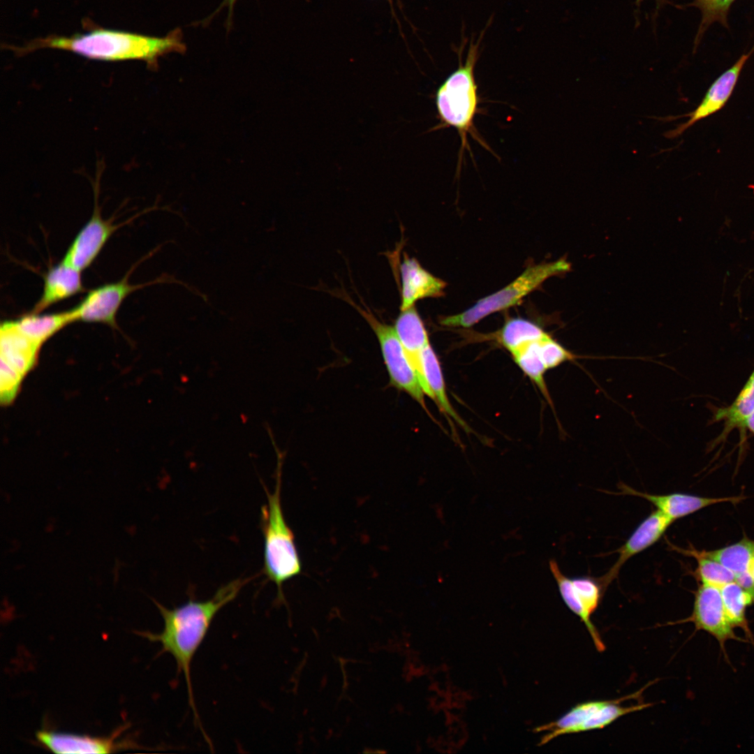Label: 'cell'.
Returning a JSON list of instances; mask_svg holds the SVG:
<instances>
[{
    "label": "cell",
    "instance_id": "cell-21",
    "mask_svg": "<svg viewBox=\"0 0 754 754\" xmlns=\"http://www.w3.org/2000/svg\"><path fill=\"white\" fill-rule=\"evenodd\" d=\"M13 325L29 339L40 346L52 336L75 322L71 309L53 313H33L11 320Z\"/></svg>",
    "mask_w": 754,
    "mask_h": 754
},
{
    "label": "cell",
    "instance_id": "cell-2",
    "mask_svg": "<svg viewBox=\"0 0 754 754\" xmlns=\"http://www.w3.org/2000/svg\"><path fill=\"white\" fill-rule=\"evenodd\" d=\"M42 48L71 51L103 61L142 60L151 69L158 67L160 57L171 52L184 54L186 51L180 28L171 30L163 37H158L97 27L85 34L71 36L49 35L34 39L22 47H9L18 55Z\"/></svg>",
    "mask_w": 754,
    "mask_h": 754
},
{
    "label": "cell",
    "instance_id": "cell-11",
    "mask_svg": "<svg viewBox=\"0 0 754 754\" xmlns=\"http://www.w3.org/2000/svg\"><path fill=\"white\" fill-rule=\"evenodd\" d=\"M753 51L754 48L742 54L732 66L720 75L708 88L698 105L690 112L681 116L688 117V120L667 131L665 137L670 139L677 138L695 123L720 111L731 97L741 72Z\"/></svg>",
    "mask_w": 754,
    "mask_h": 754
},
{
    "label": "cell",
    "instance_id": "cell-15",
    "mask_svg": "<svg viewBox=\"0 0 754 754\" xmlns=\"http://www.w3.org/2000/svg\"><path fill=\"white\" fill-rule=\"evenodd\" d=\"M393 326L409 361L417 374L424 394L434 400L433 394L424 378L422 359V352L430 344V341L424 323L415 306L405 310H400Z\"/></svg>",
    "mask_w": 754,
    "mask_h": 754
},
{
    "label": "cell",
    "instance_id": "cell-32",
    "mask_svg": "<svg viewBox=\"0 0 754 754\" xmlns=\"http://www.w3.org/2000/svg\"><path fill=\"white\" fill-rule=\"evenodd\" d=\"M745 427L754 435V411L746 419Z\"/></svg>",
    "mask_w": 754,
    "mask_h": 754
},
{
    "label": "cell",
    "instance_id": "cell-13",
    "mask_svg": "<svg viewBox=\"0 0 754 754\" xmlns=\"http://www.w3.org/2000/svg\"><path fill=\"white\" fill-rule=\"evenodd\" d=\"M674 522L658 510L652 511L635 528L623 545L614 551L617 560L603 576L597 578L605 591L630 558L656 543Z\"/></svg>",
    "mask_w": 754,
    "mask_h": 754
},
{
    "label": "cell",
    "instance_id": "cell-9",
    "mask_svg": "<svg viewBox=\"0 0 754 754\" xmlns=\"http://www.w3.org/2000/svg\"><path fill=\"white\" fill-rule=\"evenodd\" d=\"M549 566L565 604L584 623L596 649L603 651L605 646L591 621L604 591L599 582L588 577H568L554 560L549 561Z\"/></svg>",
    "mask_w": 754,
    "mask_h": 754
},
{
    "label": "cell",
    "instance_id": "cell-25",
    "mask_svg": "<svg viewBox=\"0 0 754 754\" xmlns=\"http://www.w3.org/2000/svg\"><path fill=\"white\" fill-rule=\"evenodd\" d=\"M547 335L540 327L531 321L523 318H512L505 323L496 336L498 341L512 355L524 346L538 341Z\"/></svg>",
    "mask_w": 754,
    "mask_h": 754
},
{
    "label": "cell",
    "instance_id": "cell-6",
    "mask_svg": "<svg viewBox=\"0 0 754 754\" xmlns=\"http://www.w3.org/2000/svg\"><path fill=\"white\" fill-rule=\"evenodd\" d=\"M653 683L619 699L589 701L575 705L558 720L536 728L538 732H546L539 745H544L561 735L605 728L625 715L651 707V703L633 706H623L621 703L637 698Z\"/></svg>",
    "mask_w": 754,
    "mask_h": 754
},
{
    "label": "cell",
    "instance_id": "cell-5",
    "mask_svg": "<svg viewBox=\"0 0 754 754\" xmlns=\"http://www.w3.org/2000/svg\"><path fill=\"white\" fill-rule=\"evenodd\" d=\"M482 36L471 40L464 64L460 62L436 91V103L442 121L456 128L465 145L466 134L473 124L477 108V87L474 68L479 57Z\"/></svg>",
    "mask_w": 754,
    "mask_h": 754
},
{
    "label": "cell",
    "instance_id": "cell-18",
    "mask_svg": "<svg viewBox=\"0 0 754 754\" xmlns=\"http://www.w3.org/2000/svg\"><path fill=\"white\" fill-rule=\"evenodd\" d=\"M40 346L6 320L0 328L1 360L24 376L34 366Z\"/></svg>",
    "mask_w": 754,
    "mask_h": 754
},
{
    "label": "cell",
    "instance_id": "cell-12",
    "mask_svg": "<svg viewBox=\"0 0 754 754\" xmlns=\"http://www.w3.org/2000/svg\"><path fill=\"white\" fill-rule=\"evenodd\" d=\"M118 227L111 221L104 220L96 205L92 216L78 232L61 262L80 272L86 269Z\"/></svg>",
    "mask_w": 754,
    "mask_h": 754
},
{
    "label": "cell",
    "instance_id": "cell-27",
    "mask_svg": "<svg viewBox=\"0 0 754 754\" xmlns=\"http://www.w3.org/2000/svg\"><path fill=\"white\" fill-rule=\"evenodd\" d=\"M703 552L706 556L730 570L736 577L748 572L749 562L754 556V540L744 535L741 540L730 545Z\"/></svg>",
    "mask_w": 754,
    "mask_h": 754
},
{
    "label": "cell",
    "instance_id": "cell-14",
    "mask_svg": "<svg viewBox=\"0 0 754 754\" xmlns=\"http://www.w3.org/2000/svg\"><path fill=\"white\" fill-rule=\"evenodd\" d=\"M618 487L620 490L618 494L630 495L644 498L674 522L706 507L725 502L738 503L746 497L738 496L713 498L683 493L651 494L637 491L623 483H620Z\"/></svg>",
    "mask_w": 754,
    "mask_h": 754
},
{
    "label": "cell",
    "instance_id": "cell-7",
    "mask_svg": "<svg viewBox=\"0 0 754 754\" xmlns=\"http://www.w3.org/2000/svg\"><path fill=\"white\" fill-rule=\"evenodd\" d=\"M341 296L359 312L374 332L379 343L390 385L408 394L431 417L425 404V394L417 374L407 357L394 326L379 320L367 306L362 308L346 294ZM431 417L434 420L433 417Z\"/></svg>",
    "mask_w": 754,
    "mask_h": 754
},
{
    "label": "cell",
    "instance_id": "cell-31",
    "mask_svg": "<svg viewBox=\"0 0 754 754\" xmlns=\"http://www.w3.org/2000/svg\"><path fill=\"white\" fill-rule=\"evenodd\" d=\"M237 0H223L222 1V3H221V5L219 6V7L216 10V11L213 14H212L209 17L205 19L202 21V23H204L205 25H207V24L210 22L212 17H214L215 15L217 14L221 10V8H223V7L227 6L228 8V18H227V20H226V28H227V30L228 31L230 29L231 26L232 24L233 10H234L235 4L237 2Z\"/></svg>",
    "mask_w": 754,
    "mask_h": 754
},
{
    "label": "cell",
    "instance_id": "cell-1",
    "mask_svg": "<svg viewBox=\"0 0 754 754\" xmlns=\"http://www.w3.org/2000/svg\"><path fill=\"white\" fill-rule=\"evenodd\" d=\"M251 579L238 578L220 587L214 596L204 601L189 599L174 608H167L154 600L163 619L160 633L139 632L151 642H158L162 652H167L175 659L178 672L183 673L188 695L189 705L196 723H200L191 682V663L202 643L212 621L217 613L232 601L243 586Z\"/></svg>",
    "mask_w": 754,
    "mask_h": 754
},
{
    "label": "cell",
    "instance_id": "cell-24",
    "mask_svg": "<svg viewBox=\"0 0 754 754\" xmlns=\"http://www.w3.org/2000/svg\"><path fill=\"white\" fill-rule=\"evenodd\" d=\"M674 550L685 556L693 557L697 561L694 577L700 584L721 589L725 584L735 581L734 573L718 561L706 556L703 550L693 547L681 548L670 544Z\"/></svg>",
    "mask_w": 754,
    "mask_h": 754
},
{
    "label": "cell",
    "instance_id": "cell-23",
    "mask_svg": "<svg viewBox=\"0 0 754 754\" xmlns=\"http://www.w3.org/2000/svg\"><path fill=\"white\" fill-rule=\"evenodd\" d=\"M727 618L733 628L743 630L749 643L754 644V636L746 616V608L753 603L751 595L735 581L720 589Z\"/></svg>",
    "mask_w": 754,
    "mask_h": 754
},
{
    "label": "cell",
    "instance_id": "cell-4",
    "mask_svg": "<svg viewBox=\"0 0 754 754\" xmlns=\"http://www.w3.org/2000/svg\"><path fill=\"white\" fill-rule=\"evenodd\" d=\"M569 269L570 264L564 259L529 266L511 283L480 299L471 308L441 318V324L447 327H470L491 313L516 305L547 279Z\"/></svg>",
    "mask_w": 754,
    "mask_h": 754
},
{
    "label": "cell",
    "instance_id": "cell-30",
    "mask_svg": "<svg viewBox=\"0 0 754 754\" xmlns=\"http://www.w3.org/2000/svg\"><path fill=\"white\" fill-rule=\"evenodd\" d=\"M24 376L5 362L1 360V402L10 404L16 397Z\"/></svg>",
    "mask_w": 754,
    "mask_h": 754
},
{
    "label": "cell",
    "instance_id": "cell-3",
    "mask_svg": "<svg viewBox=\"0 0 754 754\" xmlns=\"http://www.w3.org/2000/svg\"><path fill=\"white\" fill-rule=\"evenodd\" d=\"M264 488L267 503L260 509V526L264 540L263 573L268 581L276 585L278 602L286 604L283 584L300 575L302 565L294 533L283 512L279 464L273 491L270 492L265 486Z\"/></svg>",
    "mask_w": 754,
    "mask_h": 754
},
{
    "label": "cell",
    "instance_id": "cell-20",
    "mask_svg": "<svg viewBox=\"0 0 754 754\" xmlns=\"http://www.w3.org/2000/svg\"><path fill=\"white\" fill-rule=\"evenodd\" d=\"M753 411L754 370L734 401L730 406L720 407L715 410L712 417L713 422L723 421L724 427L714 445L723 442L734 429L740 430L743 435L741 441L743 443L745 441L746 420Z\"/></svg>",
    "mask_w": 754,
    "mask_h": 754
},
{
    "label": "cell",
    "instance_id": "cell-16",
    "mask_svg": "<svg viewBox=\"0 0 754 754\" xmlns=\"http://www.w3.org/2000/svg\"><path fill=\"white\" fill-rule=\"evenodd\" d=\"M401 279L400 310L415 306L420 300L441 297L446 283L427 271L415 258L404 253L399 266Z\"/></svg>",
    "mask_w": 754,
    "mask_h": 754
},
{
    "label": "cell",
    "instance_id": "cell-22",
    "mask_svg": "<svg viewBox=\"0 0 754 754\" xmlns=\"http://www.w3.org/2000/svg\"><path fill=\"white\" fill-rule=\"evenodd\" d=\"M422 367L425 380L433 394L434 401L440 410L445 414L449 422L452 419L466 431L470 432V428L459 417L450 403L446 394L445 385L441 364L431 343L423 350Z\"/></svg>",
    "mask_w": 754,
    "mask_h": 754
},
{
    "label": "cell",
    "instance_id": "cell-28",
    "mask_svg": "<svg viewBox=\"0 0 754 754\" xmlns=\"http://www.w3.org/2000/svg\"><path fill=\"white\" fill-rule=\"evenodd\" d=\"M736 0H693L690 6L697 8L702 15L696 34L695 45H697L707 29L714 22L727 27V15Z\"/></svg>",
    "mask_w": 754,
    "mask_h": 754
},
{
    "label": "cell",
    "instance_id": "cell-33",
    "mask_svg": "<svg viewBox=\"0 0 754 754\" xmlns=\"http://www.w3.org/2000/svg\"><path fill=\"white\" fill-rule=\"evenodd\" d=\"M748 572L750 574L754 582V556L751 559L749 562L748 567Z\"/></svg>",
    "mask_w": 754,
    "mask_h": 754
},
{
    "label": "cell",
    "instance_id": "cell-29",
    "mask_svg": "<svg viewBox=\"0 0 754 754\" xmlns=\"http://www.w3.org/2000/svg\"><path fill=\"white\" fill-rule=\"evenodd\" d=\"M539 351L542 361L548 369H554L566 362H575L577 359L587 358L578 355L566 349L550 335L538 341Z\"/></svg>",
    "mask_w": 754,
    "mask_h": 754
},
{
    "label": "cell",
    "instance_id": "cell-17",
    "mask_svg": "<svg viewBox=\"0 0 754 754\" xmlns=\"http://www.w3.org/2000/svg\"><path fill=\"white\" fill-rule=\"evenodd\" d=\"M43 292L29 313H39L50 306L83 291L81 272L61 261L44 276Z\"/></svg>",
    "mask_w": 754,
    "mask_h": 754
},
{
    "label": "cell",
    "instance_id": "cell-8",
    "mask_svg": "<svg viewBox=\"0 0 754 754\" xmlns=\"http://www.w3.org/2000/svg\"><path fill=\"white\" fill-rule=\"evenodd\" d=\"M694 603L691 614L686 619L668 623L675 625L693 623L695 632L703 630L714 637L718 642L724 658L729 663L725 644L728 640L748 642L746 639L737 636L729 622L725 609L720 589L700 584L694 591Z\"/></svg>",
    "mask_w": 754,
    "mask_h": 754
},
{
    "label": "cell",
    "instance_id": "cell-26",
    "mask_svg": "<svg viewBox=\"0 0 754 754\" xmlns=\"http://www.w3.org/2000/svg\"><path fill=\"white\" fill-rule=\"evenodd\" d=\"M538 341L524 346L512 353V356L522 371L536 385L556 418L554 406L545 380V374L547 369L540 354Z\"/></svg>",
    "mask_w": 754,
    "mask_h": 754
},
{
    "label": "cell",
    "instance_id": "cell-19",
    "mask_svg": "<svg viewBox=\"0 0 754 754\" xmlns=\"http://www.w3.org/2000/svg\"><path fill=\"white\" fill-rule=\"evenodd\" d=\"M38 741L56 753H108L117 748L114 737H91L46 730L36 734Z\"/></svg>",
    "mask_w": 754,
    "mask_h": 754
},
{
    "label": "cell",
    "instance_id": "cell-10",
    "mask_svg": "<svg viewBox=\"0 0 754 754\" xmlns=\"http://www.w3.org/2000/svg\"><path fill=\"white\" fill-rule=\"evenodd\" d=\"M140 287L131 284L126 275L117 282L90 290L82 300L71 309L75 322L101 323L117 327V313L122 302Z\"/></svg>",
    "mask_w": 754,
    "mask_h": 754
}]
</instances>
